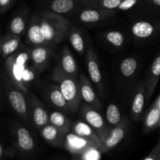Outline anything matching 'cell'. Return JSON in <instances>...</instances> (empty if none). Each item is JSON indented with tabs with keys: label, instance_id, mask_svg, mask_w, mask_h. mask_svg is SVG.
<instances>
[{
	"label": "cell",
	"instance_id": "6da1fadb",
	"mask_svg": "<svg viewBox=\"0 0 160 160\" xmlns=\"http://www.w3.org/2000/svg\"><path fill=\"white\" fill-rule=\"evenodd\" d=\"M52 79L58 84L68 104L70 112H78L82 100L78 80L66 73L59 66L53 70Z\"/></svg>",
	"mask_w": 160,
	"mask_h": 160
},
{
	"label": "cell",
	"instance_id": "7a4b0ae2",
	"mask_svg": "<svg viewBox=\"0 0 160 160\" xmlns=\"http://www.w3.org/2000/svg\"><path fill=\"white\" fill-rule=\"evenodd\" d=\"M42 31L48 45L59 44L68 36L69 24L67 20L58 17L43 19L41 22Z\"/></svg>",
	"mask_w": 160,
	"mask_h": 160
},
{
	"label": "cell",
	"instance_id": "3957f363",
	"mask_svg": "<svg viewBox=\"0 0 160 160\" xmlns=\"http://www.w3.org/2000/svg\"><path fill=\"white\" fill-rule=\"evenodd\" d=\"M29 54L27 52H22L16 56H11L6 60V70L14 84L17 86L21 92H26L27 88L23 84V73L26 67L25 63Z\"/></svg>",
	"mask_w": 160,
	"mask_h": 160
},
{
	"label": "cell",
	"instance_id": "277c9868",
	"mask_svg": "<svg viewBox=\"0 0 160 160\" xmlns=\"http://www.w3.org/2000/svg\"><path fill=\"white\" fill-rule=\"evenodd\" d=\"M81 116L84 121L88 123L95 130L102 142L109 135L111 128H108L101 114L95 109L85 104L81 107Z\"/></svg>",
	"mask_w": 160,
	"mask_h": 160
},
{
	"label": "cell",
	"instance_id": "5b68a950",
	"mask_svg": "<svg viewBox=\"0 0 160 160\" xmlns=\"http://www.w3.org/2000/svg\"><path fill=\"white\" fill-rule=\"evenodd\" d=\"M28 110L31 120L36 128L40 130L48 124L49 115L42 102L35 95H32L30 98L28 102Z\"/></svg>",
	"mask_w": 160,
	"mask_h": 160
},
{
	"label": "cell",
	"instance_id": "8992f818",
	"mask_svg": "<svg viewBox=\"0 0 160 160\" xmlns=\"http://www.w3.org/2000/svg\"><path fill=\"white\" fill-rule=\"evenodd\" d=\"M92 146H97V145L92 141L77 135L74 133L70 131L66 135L62 147L73 156H77Z\"/></svg>",
	"mask_w": 160,
	"mask_h": 160
},
{
	"label": "cell",
	"instance_id": "52a82bcc",
	"mask_svg": "<svg viewBox=\"0 0 160 160\" xmlns=\"http://www.w3.org/2000/svg\"><path fill=\"white\" fill-rule=\"evenodd\" d=\"M129 123V120L125 118L120 124L111 128L109 135L102 142L105 152L113 149L122 142L128 133Z\"/></svg>",
	"mask_w": 160,
	"mask_h": 160
},
{
	"label": "cell",
	"instance_id": "ba28073f",
	"mask_svg": "<svg viewBox=\"0 0 160 160\" xmlns=\"http://www.w3.org/2000/svg\"><path fill=\"white\" fill-rule=\"evenodd\" d=\"M15 145L17 149L24 155L31 154L35 148V142L26 128L17 126L15 129Z\"/></svg>",
	"mask_w": 160,
	"mask_h": 160
},
{
	"label": "cell",
	"instance_id": "9c48e42d",
	"mask_svg": "<svg viewBox=\"0 0 160 160\" xmlns=\"http://www.w3.org/2000/svg\"><path fill=\"white\" fill-rule=\"evenodd\" d=\"M52 54V49L49 45L34 46L29 52L33 66L38 71H42L48 67Z\"/></svg>",
	"mask_w": 160,
	"mask_h": 160
},
{
	"label": "cell",
	"instance_id": "30bf717a",
	"mask_svg": "<svg viewBox=\"0 0 160 160\" xmlns=\"http://www.w3.org/2000/svg\"><path fill=\"white\" fill-rule=\"evenodd\" d=\"M78 81H79L80 89H81V98L83 101L85 102L86 104L94 109H101V102H100L95 92L94 91L90 81L86 77V75L84 73L80 74L79 78H78Z\"/></svg>",
	"mask_w": 160,
	"mask_h": 160
},
{
	"label": "cell",
	"instance_id": "8fae6325",
	"mask_svg": "<svg viewBox=\"0 0 160 160\" xmlns=\"http://www.w3.org/2000/svg\"><path fill=\"white\" fill-rule=\"evenodd\" d=\"M70 131L74 133L77 135L81 136V137L84 138L92 141L101 149V151L103 153L105 152L104 147H103L101 139L99 138V137H98L97 133L95 131V130L88 123H86L85 121L77 120V121L72 123Z\"/></svg>",
	"mask_w": 160,
	"mask_h": 160
},
{
	"label": "cell",
	"instance_id": "7c38bea8",
	"mask_svg": "<svg viewBox=\"0 0 160 160\" xmlns=\"http://www.w3.org/2000/svg\"><path fill=\"white\" fill-rule=\"evenodd\" d=\"M8 100L12 109L26 122L29 120L28 103L21 91L11 89L8 92Z\"/></svg>",
	"mask_w": 160,
	"mask_h": 160
},
{
	"label": "cell",
	"instance_id": "4fadbf2b",
	"mask_svg": "<svg viewBox=\"0 0 160 160\" xmlns=\"http://www.w3.org/2000/svg\"><path fill=\"white\" fill-rule=\"evenodd\" d=\"M87 67L88 75L94 84H95L98 90L102 94L103 82L101 70L97 61L96 56L92 47L88 48L87 52Z\"/></svg>",
	"mask_w": 160,
	"mask_h": 160
},
{
	"label": "cell",
	"instance_id": "5bb4252c",
	"mask_svg": "<svg viewBox=\"0 0 160 160\" xmlns=\"http://www.w3.org/2000/svg\"><path fill=\"white\" fill-rule=\"evenodd\" d=\"M146 97V85L143 82L139 83L136 87L131 107V116L134 120H138L140 119L145 107Z\"/></svg>",
	"mask_w": 160,
	"mask_h": 160
},
{
	"label": "cell",
	"instance_id": "9a60e30c",
	"mask_svg": "<svg viewBox=\"0 0 160 160\" xmlns=\"http://www.w3.org/2000/svg\"><path fill=\"white\" fill-rule=\"evenodd\" d=\"M40 134L42 138L52 146L62 147L67 133L48 123L40 129Z\"/></svg>",
	"mask_w": 160,
	"mask_h": 160
},
{
	"label": "cell",
	"instance_id": "2e32d148",
	"mask_svg": "<svg viewBox=\"0 0 160 160\" xmlns=\"http://www.w3.org/2000/svg\"><path fill=\"white\" fill-rule=\"evenodd\" d=\"M59 67L70 76L77 78L78 76V67L74 57L67 46L64 47L60 56Z\"/></svg>",
	"mask_w": 160,
	"mask_h": 160
},
{
	"label": "cell",
	"instance_id": "e0dca14e",
	"mask_svg": "<svg viewBox=\"0 0 160 160\" xmlns=\"http://www.w3.org/2000/svg\"><path fill=\"white\" fill-rule=\"evenodd\" d=\"M160 78V55L157 56L153 61L150 68L149 74L148 76L146 83L147 97L146 100L149 101L152 95L154 93V91L157 86Z\"/></svg>",
	"mask_w": 160,
	"mask_h": 160
},
{
	"label": "cell",
	"instance_id": "ac0fdd59",
	"mask_svg": "<svg viewBox=\"0 0 160 160\" xmlns=\"http://www.w3.org/2000/svg\"><path fill=\"white\" fill-rule=\"evenodd\" d=\"M158 127H160V106L155 102L144 119V132L148 133Z\"/></svg>",
	"mask_w": 160,
	"mask_h": 160
},
{
	"label": "cell",
	"instance_id": "d6986e66",
	"mask_svg": "<svg viewBox=\"0 0 160 160\" xmlns=\"http://www.w3.org/2000/svg\"><path fill=\"white\" fill-rule=\"evenodd\" d=\"M20 43V38L13 34H6L1 41V52L4 58H9L14 52L18 49Z\"/></svg>",
	"mask_w": 160,
	"mask_h": 160
},
{
	"label": "cell",
	"instance_id": "ffe728a7",
	"mask_svg": "<svg viewBox=\"0 0 160 160\" xmlns=\"http://www.w3.org/2000/svg\"><path fill=\"white\" fill-rule=\"evenodd\" d=\"M47 96H48V100L56 107L62 109L66 112H70L68 104L61 92L59 86L56 84H50L47 88Z\"/></svg>",
	"mask_w": 160,
	"mask_h": 160
},
{
	"label": "cell",
	"instance_id": "44dd1931",
	"mask_svg": "<svg viewBox=\"0 0 160 160\" xmlns=\"http://www.w3.org/2000/svg\"><path fill=\"white\" fill-rule=\"evenodd\" d=\"M27 39L29 44L34 46L48 45L46 42L42 26L40 23H34L28 28L27 33Z\"/></svg>",
	"mask_w": 160,
	"mask_h": 160
},
{
	"label": "cell",
	"instance_id": "7402d4cb",
	"mask_svg": "<svg viewBox=\"0 0 160 160\" xmlns=\"http://www.w3.org/2000/svg\"><path fill=\"white\" fill-rule=\"evenodd\" d=\"M48 123L62 131H65L66 133L70 132L71 130L72 123L67 116L61 112L54 111L49 114V122Z\"/></svg>",
	"mask_w": 160,
	"mask_h": 160
},
{
	"label": "cell",
	"instance_id": "603a6c76",
	"mask_svg": "<svg viewBox=\"0 0 160 160\" xmlns=\"http://www.w3.org/2000/svg\"><path fill=\"white\" fill-rule=\"evenodd\" d=\"M155 31L154 27L147 21H138L132 27V33L136 38L141 39L151 37Z\"/></svg>",
	"mask_w": 160,
	"mask_h": 160
},
{
	"label": "cell",
	"instance_id": "cb8c5ba5",
	"mask_svg": "<svg viewBox=\"0 0 160 160\" xmlns=\"http://www.w3.org/2000/svg\"><path fill=\"white\" fill-rule=\"evenodd\" d=\"M68 38L73 49L80 55L84 54L85 50V42L81 31L76 28H73L69 31Z\"/></svg>",
	"mask_w": 160,
	"mask_h": 160
},
{
	"label": "cell",
	"instance_id": "d4e9b609",
	"mask_svg": "<svg viewBox=\"0 0 160 160\" xmlns=\"http://www.w3.org/2000/svg\"><path fill=\"white\" fill-rule=\"evenodd\" d=\"M106 117L108 123L112 127L111 128L120 124L123 120L122 119L120 109L115 104H109L108 106L106 109Z\"/></svg>",
	"mask_w": 160,
	"mask_h": 160
},
{
	"label": "cell",
	"instance_id": "484cf974",
	"mask_svg": "<svg viewBox=\"0 0 160 160\" xmlns=\"http://www.w3.org/2000/svg\"><path fill=\"white\" fill-rule=\"evenodd\" d=\"M138 68V61L134 57H128L123 59L120 66V70L125 78H131L134 74Z\"/></svg>",
	"mask_w": 160,
	"mask_h": 160
},
{
	"label": "cell",
	"instance_id": "4316f807",
	"mask_svg": "<svg viewBox=\"0 0 160 160\" xmlns=\"http://www.w3.org/2000/svg\"><path fill=\"white\" fill-rule=\"evenodd\" d=\"M102 152L98 146H92L77 156H73V160H101Z\"/></svg>",
	"mask_w": 160,
	"mask_h": 160
},
{
	"label": "cell",
	"instance_id": "83f0119b",
	"mask_svg": "<svg viewBox=\"0 0 160 160\" xmlns=\"http://www.w3.org/2000/svg\"><path fill=\"white\" fill-rule=\"evenodd\" d=\"M73 7L72 0H55L52 4V9L57 13H66Z\"/></svg>",
	"mask_w": 160,
	"mask_h": 160
},
{
	"label": "cell",
	"instance_id": "f1b7e54d",
	"mask_svg": "<svg viewBox=\"0 0 160 160\" xmlns=\"http://www.w3.org/2000/svg\"><path fill=\"white\" fill-rule=\"evenodd\" d=\"M106 39L112 46L120 48L124 43V36L121 32L117 31H112L106 34Z\"/></svg>",
	"mask_w": 160,
	"mask_h": 160
},
{
	"label": "cell",
	"instance_id": "f546056e",
	"mask_svg": "<svg viewBox=\"0 0 160 160\" xmlns=\"http://www.w3.org/2000/svg\"><path fill=\"white\" fill-rule=\"evenodd\" d=\"M80 20L84 23H96L101 20V14L94 9H87L81 12Z\"/></svg>",
	"mask_w": 160,
	"mask_h": 160
},
{
	"label": "cell",
	"instance_id": "4dcf8cb0",
	"mask_svg": "<svg viewBox=\"0 0 160 160\" xmlns=\"http://www.w3.org/2000/svg\"><path fill=\"white\" fill-rule=\"evenodd\" d=\"M25 30V21L22 17H17L10 23V31L15 35L20 36L23 34Z\"/></svg>",
	"mask_w": 160,
	"mask_h": 160
},
{
	"label": "cell",
	"instance_id": "1f68e13d",
	"mask_svg": "<svg viewBox=\"0 0 160 160\" xmlns=\"http://www.w3.org/2000/svg\"><path fill=\"white\" fill-rule=\"evenodd\" d=\"M16 149L12 148H5L3 144L0 145V160H4L6 157H14L16 156Z\"/></svg>",
	"mask_w": 160,
	"mask_h": 160
},
{
	"label": "cell",
	"instance_id": "d6a6232c",
	"mask_svg": "<svg viewBox=\"0 0 160 160\" xmlns=\"http://www.w3.org/2000/svg\"><path fill=\"white\" fill-rule=\"evenodd\" d=\"M141 160H160V144H158L148 156Z\"/></svg>",
	"mask_w": 160,
	"mask_h": 160
},
{
	"label": "cell",
	"instance_id": "836d02e7",
	"mask_svg": "<svg viewBox=\"0 0 160 160\" xmlns=\"http://www.w3.org/2000/svg\"><path fill=\"white\" fill-rule=\"evenodd\" d=\"M121 4V0H104L103 6L107 9H114L120 6Z\"/></svg>",
	"mask_w": 160,
	"mask_h": 160
},
{
	"label": "cell",
	"instance_id": "e575fe53",
	"mask_svg": "<svg viewBox=\"0 0 160 160\" xmlns=\"http://www.w3.org/2000/svg\"><path fill=\"white\" fill-rule=\"evenodd\" d=\"M136 2H137V0H124L123 2H122L119 8L120 9H123V10H127V9H129L130 8L132 7L135 4Z\"/></svg>",
	"mask_w": 160,
	"mask_h": 160
},
{
	"label": "cell",
	"instance_id": "d590c367",
	"mask_svg": "<svg viewBox=\"0 0 160 160\" xmlns=\"http://www.w3.org/2000/svg\"><path fill=\"white\" fill-rule=\"evenodd\" d=\"M9 0H0V5L2 6H4L7 5V3L9 2Z\"/></svg>",
	"mask_w": 160,
	"mask_h": 160
},
{
	"label": "cell",
	"instance_id": "8d00e7d4",
	"mask_svg": "<svg viewBox=\"0 0 160 160\" xmlns=\"http://www.w3.org/2000/svg\"><path fill=\"white\" fill-rule=\"evenodd\" d=\"M154 1V2L156 3V5H158V6H160V0H153Z\"/></svg>",
	"mask_w": 160,
	"mask_h": 160
},
{
	"label": "cell",
	"instance_id": "74e56055",
	"mask_svg": "<svg viewBox=\"0 0 160 160\" xmlns=\"http://www.w3.org/2000/svg\"><path fill=\"white\" fill-rule=\"evenodd\" d=\"M159 144H160V140H159Z\"/></svg>",
	"mask_w": 160,
	"mask_h": 160
},
{
	"label": "cell",
	"instance_id": "f35d334b",
	"mask_svg": "<svg viewBox=\"0 0 160 160\" xmlns=\"http://www.w3.org/2000/svg\"><path fill=\"white\" fill-rule=\"evenodd\" d=\"M55 160H57V159H55Z\"/></svg>",
	"mask_w": 160,
	"mask_h": 160
}]
</instances>
